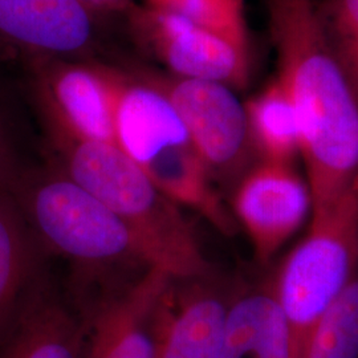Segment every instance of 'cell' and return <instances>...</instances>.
Listing matches in <instances>:
<instances>
[{"label": "cell", "instance_id": "1", "mask_svg": "<svg viewBox=\"0 0 358 358\" xmlns=\"http://www.w3.org/2000/svg\"><path fill=\"white\" fill-rule=\"evenodd\" d=\"M278 78L294 103L312 214L358 178V100L320 26L313 0H263Z\"/></svg>", "mask_w": 358, "mask_h": 358}, {"label": "cell", "instance_id": "2", "mask_svg": "<svg viewBox=\"0 0 358 358\" xmlns=\"http://www.w3.org/2000/svg\"><path fill=\"white\" fill-rule=\"evenodd\" d=\"M10 195L41 250L69 260L80 278L103 289L158 267L141 236L53 162L23 167Z\"/></svg>", "mask_w": 358, "mask_h": 358}, {"label": "cell", "instance_id": "3", "mask_svg": "<svg viewBox=\"0 0 358 358\" xmlns=\"http://www.w3.org/2000/svg\"><path fill=\"white\" fill-rule=\"evenodd\" d=\"M43 127L52 162L127 222L148 244L159 268L176 280L214 271L179 206L115 143L87 141L60 129Z\"/></svg>", "mask_w": 358, "mask_h": 358}, {"label": "cell", "instance_id": "4", "mask_svg": "<svg viewBox=\"0 0 358 358\" xmlns=\"http://www.w3.org/2000/svg\"><path fill=\"white\" fill-rule=\"evenodd\" d=\"M358 273V178L319 215L307 236L285 257L272 282L287 320L291 358H303L325 310Z\"/></svg>", "mask_w": 358, "mask_h": 358}, {"label": "cell", "instance_id": "5", "mask_svg": "<svg viewBox=\"0 0 358 358\" xmlns=\"http://www.w3.org/2000/svg\"><path fill=\"white\" fill-rule=\"evenodd\" d=\"M134 68L166 94L214 182L234 190L259 162H255L245 106L234 90L220 83L182 78L141 65Z\"/></svg>", "mask_w": 358, "mask_h": 358}, {"label": "cell", "instance_id": "6", "mask_svg": "<svg viewBox=\"0 0 358 358\" xmlns=\"http://www.w3.org/2000/svg\"><path fill=\"white\" fill-rule=\"evenodd\" d=\"M174 282L152 267L103 291L84 309L83 358H157Z\"/></svg>", "mask_w": 358, "mask_h": 358}, {"label": "cell", "instance_id": "7", "mask_svg": "<svg viewBox=\"0 0 358 358\" xmlns=\"http://www.w3.org/2000/svg\"><path fill=\"white\" fill-rule=\"evenodd\" d=\"M43 125L87 141L115 143L112 65L93 60L27 59Z\"/></svg>", "mask_w": 358, "mask_h": 358}, {"label": "cell", "instance_id": "8", "mask_svg": "<svg viewBox=\"0 0 358 358\" xmlns=\"http://www.w3.org/2000/svg\"><path fill=\"white\" fill-rule=\"evenodd\" d=\"M127 19L136 43L169 75L220 83L232 90L247 87L250 50L179 13L148 4H137Z\"/></svg>", "mask_w": 358, "mask_h": 358}, {"label": "cell", "instance_id": "9", "mask_svg": "<svg viewBox=\"0 0 358 358\" xmlns=\"http://www.w3.org/2000/svg\"><path fill=\"white\" fill-rule=\"evenodd\" d=\"M312 198L294 166L257 162L232 192V214L243 227L260 264H267L300 229Z\"/></svg>", "mask_w": 358, "mask_h": 358}, {"label": "cell", "instance_id": "10", "mask_svg": "<svg viewBox=\"0 0 358 358\" xmlns=\"http://www.w3.org/2000/svg\"><path fill=\"white\" fill-rule=\"evenodd\" d=\"M99 19L80 0H0V40L27 59L90 60Z\"/></svg>", "mask_w": 358, "mask_h": 358}, {"label": "cell", "instance_id": "11", "mask_svg": "<svg viewBox=\"0 0 358 358\" xmlns=\"http://www.w3.org/2000/svg\"><path fill=\"white\" fill-rule=\"evenodd\" d=\"M241 289L215 269L205 276L176 280L157 358H217L231 306Z\"/></svg>", "mask_w": 358, "mask_h": 358}, {"label": "cell", "instance_id": "12", "mask_svg": "<svg viewBox=\"0 0 358 358\" xmlns=\"http://www.w3.org/2000/svg\"><path fill=\"white\" fill-rule=\"evenodd\" d=\"M84 341L83 317L41 282L0 344V358H83Z\"/></svg>", "mask_w": 358, "mask_h": 358}, {"label": "cell", "instance_id": "13", "mask_svg": "<svg viewBox=\"0 0 358 358\" xmlns=\"http://www.w3.org/2000/svg\"><path fill=\"white\" fill-rule=\"evenodd\" d=\"M41 251L10 192H0V344L41 282Z\"/></svg>", "mask_w": 358, "mask_h": 358}, {"label": "cell", "instance_id": "14", "mask_svg": "<svg viewBox=\"0 0 358 358\" xmlns=\"http://www.w3.org/2000/svg\"><path fill=\"white\" fill-rule=\"evenodd\" d=\"M217 358H291L289 329L272 282L236 294Z\"/></svg>", "mask_w": 358, "mask_h": 358}, {"label": "cell", "instance_id": "15", "mask_svg": "<svg viewBox=\"0 0 358 358\" xmlns=\"http://www.w3.org/2000/svg\"><path fill=\"white\" fill-rule=\"evenodd\" d=\"M244 106L257 161L294 166L300 136L294 103L282 81L273 77Z\"/></svg>", "mask_w": 358, "mask_h": 358}, {"label": "cell", "instance_id": "16", "mask_svg": "<svg viewBox=\"0 0 358 358\" xmlns=\"http://www.w3.org/2000/svg\"><path fill=\"white\" fill-rule=\"evenodd\" d=\"M303 358H358V273L321 316Z\"/></svg>", "mask_w": 358, "mask_h": 358}, {"label": "cell", "instance_id": "17", "mask_svg": "<svg viewBox=\"0 0 358 358\" xmlns=\"http://www.w3.org/2000/svg\"><path fill=\"white\" fill-rule=\"evenodd\" d=\"M145 4L179 13L248 48L243 0H145Z\"/></svg>", "mask_w": 358, "mask_h": 358}, {"label": "cell", "instance_id": "18", "mask_svg": "<svg viewBox=\"0 0 358 358\" xmlns=\"http://www.w3.org/2000/svg\"><path fill=\"white\" fill-rule=\"evenodd\" d=\"M316 13L333 51L358 38V0H322Z\"/></svg>", "mask_w": 358, "mask_h": 358}, {"label": "cell", "instance_id": "19", "mask_svg": "<svg viewBox=\"0 0 358 358\" xmlns=\"http://www.w3.org/2000/svg\"><path fill=\"white\" fill-rule=\"evenodd\" d=\"M23 166L19 164L13 143L0 118V192H10Z\"/></svg>", "mask_w": 358, "mask_h": 358}, {"label": "cell", "instance_id": "20", "mask_svg": "<svg viewBox=\"0 0 358 358\" xmlns=\"http://www.w3.org/2000/svg\"><path fill=\"white\" fill-rule=\"evenodd\" d=\"M333 52L358 100V38Z\"/></svg>", "mask_w": 358, "mask_h": 358}, {"label": "cell", "instance_id": "21", "mask_svg": "<svg viewBox=\"0 0 358 358\" xmlns=\"http://www.w3.org/2000/svg\"><path fill=\"white\" fill-rule=\"evenodd\" d=\"M93 13L101 15H128L137 3L134 0H80Z\"/></svg>", "mask_w": 358, "mask_h": 358}, {"label": "cell", "instance_id": "22", "mask_svg": "<svg viewBox=\"0 0 358 358\" xmlns=\"http://www.w3.org/2000/svg\"><path fill=\"white\" fill-rule=\"evenodd\" d=\"M19 57V53L0 40V63H7Z\"/></svg>", "mask_w": 358, "mask_h": 358}]
</instances>
